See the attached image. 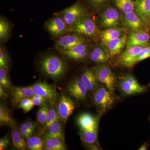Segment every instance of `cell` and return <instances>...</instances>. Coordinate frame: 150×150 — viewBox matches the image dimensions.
Listing matches in <instances>:
<instances>
[{
	"instance_id": "6da1fadb",
	"label": "cell",
	"mask_w": 150,
	"mask_h": 150,
	"mask_svg": "<svg viewBox=\"0 0 150 150\" xmlns=\"http://www.w3.org/2000/svg\"><path fill=\"white\" fill-rule=\"evenodd\" d=\"M40 67L44 74L55 79L62 78L67 69V64L64 60L53 55L45 56L40 62Z\"/></svg>"
},
{
	"instance_id": "7a4b0ae2",
	"label": "cell",
	"mask_w": 150,
	"mask_h": 150,
	"mask_svg": "<svg viewBox=\"0 0 150 150\" xmlns=\"http://www.w3.org/2000/svg\"><path fill=\"white\" fill-rule=\"evenodd\" d=\"M93 99L95 104L102 114L110 109L115 100L112 93L103 85L98 86L93 92Z\"/></svg>"
},
{
	"instance_id": "3957f363",
	"label": "cell",
	"mask_w": 150,
	"mask_h": 150,
	"mask_svg": "<svg viewBox=\"0 0 150 150\" xmlns=\"http://www.w3.org/2000/svg\"><path fill=\"white\" fill-rule=\"evenodd\" d=\"M69 30L79 35L93 37L97 34L98 30L92 19L83 16L70 27Z\"/></svg>"
},
{
	"instance_id": "277c9868",
	"label": "cell",
	"mask_w": 150,
	"mask_h": 150,
	"mask_svg": "<svg viewBox=\"0 0 150 150\" xmlns=\"http://www.w3.org/2000/svg\"><path fill=\"white\" fill-rule=\"evenodd\" d=\"M35 94L46 98L49 104H54L58 98V93L53 86L44 82L39 81L30 86Z\"/></svg>"
},
{
	"instance_id": "5b68a950",
	"label": "cell",
	"mask_w": 150,
	"mask_h": 150,
	"mask_svg": "<svg viewBox=\"0 0 150 150\" xmlns=\"http://www.w3.org/2000/svg\"><path fill=\"white\" fill-rule=\"evenodd\" d=\"M75 103L72 100L64 93H62L58 98L57 105V110L62 123H67L70 115L74 109Z\"/></svg>"
},
{
	"instance_id": "8992f818",
	"label": "cell",
	"mask_w": 150,
	"mask_h": 150,
	"mask_svg": "<svg viewBox=\"0 0 150 150\" xmlns=\"http://www.w3.org/2000/svg\"><path fill=\"white\" fill-rule=\"evenodd\" d=\"M98 79L113 93L115 91L116 79L111 70L105 65H100L94 69Z\"/></svg>"
},
{
	"instance_id": "52a82bcc",
	"label": "cell",
	"mask_w": 150,
	"mask_h": 150,
	"mask_svg": "<svg viewBox=\"0 0 150 150\" xmlns=\"http://www.w3.org/2000/svg\"><path fill=\"white\" fill-rule=\"evenodd\" d=\"M85 11L79 4H75L61 12V17L71 27L79 20L84 16Z\"/></svg>"
},
{
	"instance_id": "ba28073f",
	"label": "cell",
	"mask_w": 150,
	"mask_h": 150,
	"mask_svg": "<svg viewBox=\"0 0 150 150\" xmlns=\"http://www.w3.org/2000/svg\"><path fill=\"white\" fill-rule=\"evenodd\" d=\"M67 89L70 95L78 100H84L88 91L80 78H75L70 82Z\"/></svg>"
},
{
	"instance_id": "9c48e42d",
	"label": "cell",
	"mask_w": 150,
	"mask_h": 150,
	"mask_svg": "<svg viewBox=\"0 0 150 150\" xmlns=\"http://www.w3.org/2000/svg\"><path fill=\"white\" fill-rule=\"evenodd\" d=\"M86 43V39L80 35L69 34L61 36L56 40V46L58 50L61 51Z\"/></svg>"
},
{
	"instance_id": "30bf717a",
	"label": "cell",
	"mask_w": 150,
	"mask_h": 150,
	"mask_svg": "<svg viewBox=\"0 0 150 150\" xmlns=\"http://www.w3.org/2000/svg\"><path fill=\"white\" fill-rule=\"evenodd\" d=\"M98 128L90 130L80 129L79 134L81 140L89 149H101L98 139Z\"/></svg>"
},
{
	"instance_id": "8fae6325",
	"label": "cell",
	"mask_w": 150,
	"mask_h": 150,
	"mask_svg": "<svg viewBox=\"0 0 150 150\" xmlns=\"http://www.w3.org/2000/svg\"><path fill=\"white\" fill-rule=\"evenodd\" d=\"M143 47L140 46L127 47L121 54L119 62L125 67L131 68L136 64V59L139 54Z\"/></svg>"
},
{
	"instance_id": "7c38bea8",
	"label": "cell",
	"mask_w": 150,
	"mask_h": 150,
	"mask_svg": "<svg viewBox=\"0 0 150 150\" xmlns=\"http://www.w3.org/2000/svg\"><path fill=\"white\" fill-rule=\"evenodd\" d=\"M69 26L62 17L56 16L47 23L46 28L52 35L60 36L69 30Z\"/></svg>"
},
{
	"instance_id": "4fadbf2b",
	"label": "cell",
	"mask_w": 150,
	"mask_h": 150,
	"mask_svg": "<svg viewBox=\"0 0 150 150\" xmlns=\"http://www.w3.org/2000/svg\"><path fill=\"white\" fill-rule=\"evenodd\" d=\"M150 38V35L147 33L142 31H133L128 37L126 43L127 47L147 46Z\"/></svg>"
},
{
	"instance_id": "5bb4252c",
	"label": "cell",
	"mask_w": 150,
	"mask_h": 150,
	"mask_svg": "<svg viewBox=\"0 0 150 150\" xmlns=\"http://www.w3.org/2000/svg\"><path fill=\"white\" fill-rule=\"evenodd\" d=\"M14 106H18L20 102L27 98H32L35 94L30 86L27 87H13L11 92Z\"/></svg>"
},
{
	"instance_id": "9a60e30c",
	"label": "cell",
	"mask_w": 150,
	"mask_h": 150,
	"mask_svg": "<svg viewBox=\"0 0 150 150\" xmlns=\"http://www.w3.org/2000/svg\"><path fill=\"white\" fill-rule=\"evenodd\" d=\"M119 18L120 14L117 10L114 8H108L103 13L101 25L105 27H115L118 25Z\"/></svg>"
},
{
	"instance_id": "2e32d148",
	"label": "cell",
	"mask_w": 150,
	"mask_h": 150,
	"mask_svg": "<svg viewBox=\"0 0 150 150\" xmlns=\"http://www.w3.org/2000/svg\"><path fill=\"white\" fill-rule=\"evenodd\" d=\"M87 45L86 43L80 44L67 50L60 51L63 55L74 60H82L88 55Z\"/></svg>"
},
{
	"instance_id": "e0dca14e",
	"label": "cell",
	"mask_w": 150,
	"mask_h": 150,
	"mask_svg": "<svg viewBox=\"0 0 150 150\" xmlns=\"http://www.w3.org/2000/svg\"><path fill=\"white\" fill-rule=\"evenodd\" d=\"M80 129L90 130L98 128V118L88 113H83L79 116L77 120Z\"/></svg>"
},
{
	"instance_id": "ac0fdd59",
	"label": "cell",
	"mask_w": 150,
	"mask_h": 150,
	"mask_svg": "<svg viewBox=\"0 0 150 150\" xmlns=\"http://www.w3.org/2000/svg\"><path fill=\"white\" fill-rule=\"evenodd\" d=\"M123 19L126 26L133 31H142L144 28L143 20L134 12L125 14Z\"/></svg>"
},
{
	"instance_id": "d6986e66",
	"label": "cell",
	"mask_w": 150,
	"mask_h": 150,
	"mask_svg": "<svg viewBox=\"0 0 150 150\" xmlns=\"http://www.w3.org/2000/svg\"><path fill=\"white\" fill-rule=\"evenodd\" d=\"M11 127V128L12 139L14 146L17 149L26 150L28 149L27 143L22 135L15 121H14Z\"/></svg>"
},
{
	"instance_id": "ffe728a7",
	"label": "cell",
	"mask_w": 150,
	"mask_h": 150,
	"mask_svg": "<svg viewBox=\"0 0 150 150\" xmlns=\"http://www.w3.org/2000/svg\"><path fill=\"white\" fill-rule=\"evenodd\" d=\"M80 78L89 91L94 92L98 87V80L94 70L89 69L85 70Z\"/></svg>"
},
{
	"instance_id": "44dd1931",
	"label": "cell",
	"mask_w": 150,
	"mask_h": 150,
	"mask_svg": "<svg viewBox=\"0 0 150 150\" xmlns=\"http://www.w3.org/2000/svg\"><path fill=\"white\" fill-rule=\"evenodd\" d=\"M127 39L128 36L125 35L108 42L106 45L109 51V55L112 57L119 54L126 44Z\"/></svg>"
},
{
	"instance_id": "7402d4cb",
	"label": "cell",
	"mask_w": 150,
	"mask_h": 150,
	"mask_svg": "<svg viewBox=\"0 0 150 150\" xmlns=\"http://www.w3.org/2000/svg\"><path fill=\"white\" fill-rule=\"evenodd\" d=\"M62 123L60 119L53 123L48 127L43 134L46 137L58 138L65 142V134Z\"/></svg>"
},
{
	"instance_id": "603a6c76",
	"label": "cell",
	"mask_w": 150,
	"mask_h": 150,
	"mask_svg": "<svg viewBox=\"0 0 150 150\" xmlns=\"http://www.w3.org/2000/svg\"><path fill=\"white\" fill-rule=\"evenodd\" d=\"M119 86L121 91L126 95L142 93L145 91L146 89V87L144 86L135 85L127 80L123 77L120 81Z\"/></svg>"
},
{
	"instance_id": "cb8c5ba5",
	"label": "cell",
	"mask_w": 150,
	"mask_h": 150,
	"mask_svg": "<svg viewBox=\"0 0 150 150\" xmlns=\"http://www.w3.org/2000/svg\"><path fill=\"white\" fill-rule=\"evenodd\" d=\"M44 150H67L65 142L58 139L46 137L43 135Z\"/></svg>"
},
{
	"instance_id": "d4e9b609",
	"label": "cell",
	"mask_w": 150,
	"mask_h": 150,
	"mask_svg": "<svg viewBox=\"0 0 150 150\" xmlns=\"http://www.w3.org/2000/svg\"><path fill=\"white\" fill-rule=\"evenodd\" d=\"M135 8L138 15L143 20L148 19L150 16V0H136Z\"/></svg>"
},
{
	"instance_id": "484cf974",
	"label": "cell",
	"mask_w": 150,
	"mask_h": 150,
	"mask_svg": "<svg viewBox=\"0 0 150 150\" xmlns=\"http://www.w3.org/2000/svg\"><path fill=\"white\" fill-rule=\"evenodd\" d=\"M109 54L101 47H95L90 54V59L92 62L96 63H105L108 61Z\"/></svg>"
},
{
	"instance_id": "4316f807",
	"label": "cell",
	"mask_w": 150,
	"mask_h": 150,
	"mask_svg": "<svg viewBox=\"0 0 150 150\" xmlns=\"http://www.w3.org/2000/svg\"><path fill=\"white\" fill-rule=\"evenodd\" d=\"M123 29L116 28H108L100 33L101 40L106 45L109 41L116 39L121 36Z\"/></svg>"
},
{
	"instance_id": "83f0119b",
	"label": "cell",
	"mask_w": 150,
	"mask_h": 150,
	"mask_svg": "<svg viewBox=\"0 0 150 150\" xmlns=\"http://www.w3.org/2000/svg\"><path fill=\"white\" fill-rule=\"evenodd\" d=\"M59 119L60 118L56 104V103L50 104L46 123L43 127L44 131H46L49 126Z\"/></svg>"
},
{
	"instance_id": "f1b7e54d",
	"label": "cell",
	"mask_w": 150,
	"mask_h": 150,
	"mask_svg": "<svg viewBox=\"0 0 150 150\" xmlns=\"http://www.w3.org/2000/svg\"><path fill=\"white\" fill-rule=\"evenodd\" d=\"M27 148L30 150H44L43 138L38 135H32L26 140Z\"/></svg>"
},
{
	"instance_id": "f546056e",
	"label": "cell",
	"mask_w": 150,
	"mask_h": 150,
	"mask_svg": "<svg viewBox=\"0 0 150 150\" xmlns=\"http://www.w3.org/2000/svg\"><path fill=\"white\" fill-rule=\"evenodd\" d=\"M14 121L11 116L8 108L5 105L1 103L0 105V123L1 125L11 126Z\"/></svg>"
},
{
	"instance_id": "4dcf8cb0",
	"label": "cell",
	"mask_w": 150,
	"mask_h": 150,
	"mask_svg": "<svg viewBox=\"0 0 150 150\" xmlns=\"http://www.w3.org/2000/svg\"><path fill=\"white\" fill-rule=\"evenodd\" d=\"M116 6L125 14L134 12L135 4L133 0H114Z\"/></svg>"
},
{
	"instance_id": "1f68e13d",
	"label": "cell",
	"mask_w": 150,
	"mask_h": 150,
	"mask_svg": "<svg viewBox=\"0 0 150 150\" xmlns=\"http://www.w3.org/2000/svg\"><path fill=\"white\" fill-rule=\"evenodd\" d=\"M48 104L49 103L48 102H46L44 104L40 105L36 114L38 123H39L43 127L46 123L47 115H48L49 107Z\"/></svg>"
},
{
	"instance_id": "d6a6232c",
	"label": "cell",
	"mask_w": 150,
	"mask_h": 150,
	"mask_svg": "<svg viewBox=\"0 0 150 150\" xmlns=\"http://www.w3.org/2000/svg\"><path fill=\"white\" fill-rule=\"evenodd\" d=\"M0 85L2 86L9 92H11L13 86L11 83L8 71L5 69H0Z\"/></svg>"
},
{
	"instance_id": "836d02e7",
	"label": "cell",
	"mask_w": 150,
	"mask_h": 150,
	"mask_svg": "<svg viewBox=\"0 0 150 150\" xmlns=\"http://www.w3.org/2000/svg\"><path fill=\"white\" fill-rule=\"evenodd\" d=\"M10 27L8 22L1 18L0 19V39L1 41L6 40L8 38Z\"/></svg>"
},
{
	"instance_id": "e575fe53",
	"label": "cell",
	"mask_w": 150,
	"mask_h": 150,
	"mask_svg": "<svg viewBox=\"0 0 150 150\" xmlns=\"http://www.w3.org/2000/svg\"><path fill=\"white\" fill-rule=\"evenodd\" d=\"M34 106L32 98H27L22 100L17 106L18 108L22 109L25 112H27L32 110Z\"/></svg>"
},
{
	"instance_id": "d590c367",
	"label": "cell",
	"mask_w": 150,
	"mask_h": 150,
	"mask_svg": "<svg viewBox=\"0 0 150 150\" xmlns=\"http://www.w3.org/2000/svg\"><path fill=\"white\" fill-rule=\"evenodd\" d=\"M9 61L8 56L3 48L0 49V69H5L8 71Z\"/></svg>"
},
{
	"instance_id": "8d00e7d4",
	"label": "cell",
	"mask_w": 150,
	"mask_h": 150,
	"mask_svg": "<svg viewBox=\"0 0 150 150\" xmlns=\"http://www.w3.org/2000/svg\"><path fill=\"white\" fill-rule=\"evenodd\" d=\"M150 57V45L143 47L141 52L137 56L135 62H141Z\"/></svg>"
},
{
	"instance_id": "74e56055",
	"label": "cell",
	"mask_w": 150,
	"mask_h": 150,
	"mask_svg": "<svg viewBox=\"0 0 150 150\" xmlns=\"http://www.w3.org/2000/svg\"><path fill=\"white\" fill-rule=\"evenodd\" d=\"M31 98L34 105L36 106H40L45 103L48 102L46 98L38 95L34 94Z\"/></svg>"
},
{
	"instance_id": "f35d334b",
	"label": "cell",
	"mask_w": 150,
	"mask_h": 150,
	"mask_svg": "<svg viewBox=\"0 0 150 150\" xmlns=\"http://www.w3.org/2000/svg\"><path fill=\"white\" fill-rule=\"evenodd\" d=\"M20 131L21 133L24 137L25 140H27L28 138H29L31 135H32L33 133L29 129L27 128V127L25 125L24 123H22L19 127Z\"/></svg>"
},
{
	"instance_id": "ab89813d",
	"label": "cell",
	"mask_w": 150,
	"mask_h": 150,
	"mask_svg": "<svg viewBox=\"0 0 150 150\" xmlns=\"http://www.w3.org/2000/svg\"><path fill=\"white\" fill-rule=\"evenodd\" d=\"M10 142L9 137L8 135L1 138L0 139V150H4L7 147L9 144Z\"/></svg>"
},
{
	"instance_id": "60d3db41",
	"label": "cell",
	"mask_w": 150,
	"mask_h": 150,
	"mask_svg": "<svg viewBox=\"0 0 150 150\" xmlns=\"http://www.w3.org/2000/svg\"><path fill=\"white\" fill-rule=\"evenodd\" d=\"M24 123L27 128L29 129L30 131H32L33 133L37 126V123L30 120H28L24 122Z\"/></svg>"
},
{
	"instance_id": "b9f144b4",
	"label": "cell",
	"mask_w": 150,
	"mask_h": 150,
	"mask_svg": "<svg viewBox=\"0 0 150 150\" xmlns=\"http://www.w3.org/2000/svg\"><path fill=\"white\" fill-rule=\"evenodd\" d=\"M9 92L5 88L2 86L0 85V98H5L8 96Z\"/></svg>"
},
{
	"instance_id": "7bdbcfd3",
	"label": "cell",
	"mask_w": 150,
	"mask_h": 150,
	"mask_svg": "<svg viewBox=\"0 0 150 150\" xmlns=\"http://www.w3.org/2000/svg\"><path fill=\"white\" fill-rule=\"evenodd\" d=\"M88 1L91 3L92 4L96 6L105 2L107 0H88Z\"/></svg>"
},
{
	"instance_id": "ee69618b",
	"label": "cell",
	"mask_w": 150,
	"mask_h": 150,
	"mask_svg": "<svg viewBox=\"0 0 150 150\" xmlns=\"http://www.w3.org/2000/svg\"><path fill=\"white\" fill-rule=\"evenodd\" d=\"M148 149V145L146 144H144L141 146V147L139 148V150H146Z\"/></svg>"
},
{
	"instance_id": "f6af8a7d",
	"label": "cell",
	"mask_w": 150,
	"mask_h": 150,
	"mask_svg": "<svg viewBox=\"0 0 150 150\" xmlns=\"http://www.w3.org/2000/svg\"><path fill=\"white\" fill-rule=\"evenodd\" d=\"M149 18V24H150V17Z\"/></svg>"
}]
</instances>
